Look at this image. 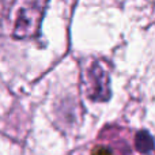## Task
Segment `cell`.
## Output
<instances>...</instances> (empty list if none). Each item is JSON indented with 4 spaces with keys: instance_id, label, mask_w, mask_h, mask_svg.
<instances>
[{
    "instance_id": "cell-1",
    "label": "cell",
    "mask_w": 155,
    "mask_h": 155,
    "mask_svg": "<svg viewBox=\"0 0 155 155\" xmlns=\"http://www.w3.org/2000/svg\"><path fill=\"white\" fill-rule=\"evenodd\" d=\"M48 0H18L14 25V35L18 38L38 34Z\"/></svg>"
},
{
    "instance_id": "cell-2",
    "label": "cell",
    "mask_w": 155,
    "mask_h": 155,
    "mask_svg": "<svg viewBox=\"0 0 155 155\" xmlns=\"http://www.w3.org/2000/svg\"><path fill=\"white\" fill-rule=\"evenodd\" d=\"M90 79V95L94 101H107L110 97V86H109V75L99 64H94L88 71Z\"/></svg>"
},
{
    "instance_id": "cell-3",
    "label": "cell",
    "mask_w": 155,
    "mask_h": 155,
    "mask_svg": "<svg viewBox=\"0 0 155 155\" xmlns=\"http://www.w3.org/2000/svg\"><path fill=\"white\" fill-rule=\"evenodd\" d=\"M135 148L139 151L140 154L151 155L154 148V140L153 136L148 131H139L135 136Z\"/></svg>"
},
{
    "instance_id": "cell-4",
    "label": "cell",
    "mask_w": 155,
    "mask_h": 155,
    "mask_svg": "<svg viewBox=\"0 0 155 155\" xmlns=\"http://www.w3.org/2000/svg\"><path fill=\"white\" fill-rule=\"evenodd\" d=\"M93 155H116V153L107 146H97L93 150Z\"/></svg>"
}]
</instances>
